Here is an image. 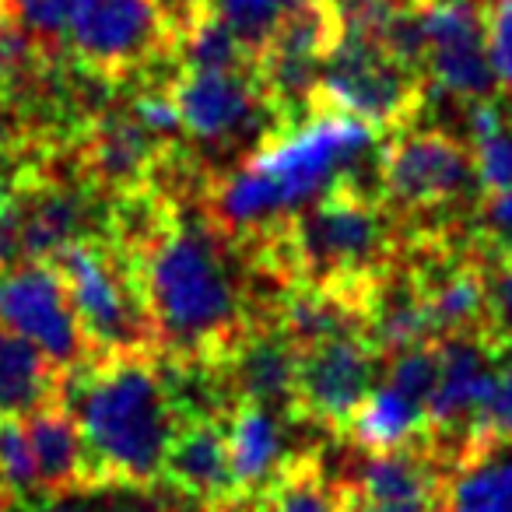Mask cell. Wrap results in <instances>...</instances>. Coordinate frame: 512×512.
I'll use <instances>...</instances> for the list:
<instances>
[{
  "instance_id": "1",
  "label": "cell",
  "mask_w": 512,
  "mask_h": 512,
  "mask_svg": "<svg viewBox=\"0 0 512 512\" xmlns=\"http://www.w3.org/2000/svg\"><path fill=\"white\" fill-rule=\"evenodd\" d=\"M130 256L162 355L218 362L235 337L267 313V299L256 292L264 278L253 271L246 249L204 211L200 197H179L162 232Z\"/></svg>"
},
{
  "instance_id": "2",
  "label": "cell",
  "mask_w": 512,
  "mask_h": 512,
  "mask_svg": "<svg viewBox=\"0 0 512 512\" xmlns=\"http://www.w3.org/2000/svg\"><path fill=\"white\" fill-rule=\"evenodd\" d=\"M379 151L383 134L369 123L313 109L271 130L235 169L211 172L200 204L235 242L260 239L337 186L379 193Z\"/></svg>"
},
{
  "instance_id": "3",
  "label": "cell",
  "mask_w": 512,
  "mask_h": 512,
  "mask_svg": "<svg viewBox=\"0 0 512 512\" xmlns=\"http://www.w3.org/2000/svg\"><path fill=\"white\" fill-rule=\"evenodd\" d=\"M239 246L274 288L316 285L365 309L376 281L400 260L404 225L379 193L337 186L281 228Z\"/></svg>"
},
{
  "instance_id": "4",
  "label": "cell",
  "mask_w": 512,
  "mask_h": 512,
  "mask_svg": "<svg viewBox=\"0 0 512 512\" xmlns=\"http://www.w3.org/2000/svg\"><path fill=\"white\" fill-rule=\"evenodd\" d=\"M64 400L78 414L99 488H155L179 414L158 355H106L71 372Z\"/></svg>"
},
{
  "instance_id": "5",
  "label": "cell",
  "mask_w": 512,
  "mask_h": 512,
  "mask_svg": "<svg viewBox=\"0 0 512 512\" xmlns=\"http://www.w3.org/2000/svg\"><path fill=\"white\" fill-rule=\"evenodd\" d=\"M71 292L74 313L92 348V362L106 355H158V334L144 299L134 256L113 239H81L50 260Z\"/></svg>"
},
{
  "instance_id": "6",
  "label": "cell",
  "mask_w": 512,
  "mask_h": 512,
  "mask_svg": "<svg viewBox=\"0 0 512 512\" xmlns=\"http://www.w3.org/2000/svg\"><path fill=\"white\" fill-rule=\"evenodd\" d=\"M74 67L113 85L155 81L176 67V11L169 0H78L64 36Z\"/></svg>"
},
{
  "instance_id": "7",
  "label": "cell",
  "mask_w": 512,
  "mask_h": 512,
  "mask_svg": "<svg viewBox=\"0 0 512 512\" xmlns=\"http://www.w3.org/2000/svg\"><path fill=\"white\" fill-rule=\"evenodd\" d=\"M428 102V81L383 43L341 39L327 50L316 85V109L358 116L383 137L407 130Z\"/></svg>"
},
{
  "instance_id": "8",
  "label": "cell",
  "mask_w": 512,
  "mask_h": 512,
  "mask_svg": "<svg viewBox=\"0 0 512 512\" xmlns=\"http://www.w3.org/2000/svg\"><path fill=\"white\" fill-rule=\"evenodd\" d=\"M477 190L467 137L449 130H397L379 151V193L400 225L453 214Z\"/></svg>"
},
{
  "instance_id": "9",
  "label": "cell",
  "mask_w": 512,
  "mask_h": 512,
  "mask_svg": "<svg viewBox=\"0 0 512 512\" xmlns=\"http://www.w3.org/2000/svg\"><path fill=\"white\" fill-rule=\"evenodd\" d=\"M183 120L186 144H204L214 151L256 148L271 130L281 127L278 113L267 102L256 71H193L179 67L169 78Z\"/></svg>"
},
{
  "instance_id": "10",
  "label": "cell",
  "mask_w": 512,
  "mask_h": 512,
  "mask_svg": "<svg viewBox=\"0 0 512 512\" xmlns=\"http://www.w3.org/2000/svg\"><path fill=\"white\" fill-rule=\"evenodd\" d=\"M383 365L386 358L365 337V330H351V334H337L299 348L292 421L316 425L341 439L351 414L383 379Z\"/></svg>"
},
{
  "instance_id": "11",
  "label": "cell",
  "mask_w": 512,
  "mask_h": 512,
  "mask_svg": "<svg viewBox=\"0 0 512 512\" xmlns=\"http://www.w3.org/2000/svg\"><path fill=\"white\" fill-rule=\"evenodd\" d=\"M0 323L36 344L64 376L92 362L71 292L50 260H25L0 271Z\"/></svg>"
},
{
  "instance_id": "12",
  "label": "cell",
  "mask_w": 512,
  "mask_h": 512,
  "mask_svg": "<svg viewBox=\"0 0 512 512\" xmlns=\"http://www.w3.org/2000/svg\"><path fill=\"white\" fill-rule=\"evenodd\" d=\"M425 53L421 71L432 92L456 102L498 95L484 36V0H425L421 4Z\"/></svg>"
},
{
  "instance_id": "13",
  "label": "cell",
  "mask_w": 512,
  "mask_h": 512,
  "mask_svg": "<svg viewBox=\"0 0 512 512\" xmlns=\"http://www.w3.org/2000/svg\"><path fill=\"white\" fill-rule=\"evenodd\" d=\"M183 148L186 144H165L158 134H151L127 102L123 106L109 102L99 116L85 123L64 155L95 190L116 197L134 186L155 183L165 162Z\"/></svg>"
},
{
  "instance_id": "14",
  "label": "cell",
  "mask_w": 512,
  "mask_h": 512,
  "mask_svg": "<svg viewBox=\"0 0 512 512\" xmlns=\"http://www.w3.org/2000/svg\"><path fill=\"white\" fill-rule=\"evenodd\" d=\"M162 488L197 512H242L249 495L232 467L225 418H179L162 463Z\"/></svg>"
},
{
  "instance_id": "15",
  "label": "cell",
  "mask_w": 512,
  "mask_h": 512,
  "mask_svg": "<svg viewBox=\"0 0 512 512\" xmlns=\"http://www.w3.org/2000/svg\"><path fill=\"white\" fill-rule=\"evenodd\" d=\"M498 351L502 344L491 341L488 330L481 334H453L439 341L442 372L439 386L428 404V421H432L435 442L456 439L463 442L474 432L477 418L484 411V400L495 383Z\"/></svg>"
},
{
  "instance_id": "16",
  "label": "cell",
  "mask_w": 512,
  "mask_h": 512,
  "mask_svg": "<svg viewBox=\"0 0 512 512\" xmlns=\"http://www.w3.org/2000/svg\"><path fill=\"white\" fill-rule=\"evenodd\" d=\"M218 362L225 369L235 400H253V404L274 407L292 418L299 344L271 316H256Z\"/></svg>"
},
{
  "instance_id": "17",
  "label": "cell",
  "mask_w": 512,
  "mask_h": 512,
  "mask_svg": "<svg viewBox=\"0 0 512 512\" xmlns=\"http://www.w3.org/2000/svg\"><path fill=\"white\" fill-rule=\"evenodd\" d=\"M442 512H512V439L467 435L442 477Z\"/></svg>"
},
{
  "instance_id": "18",
  "label": "cell",
  "mask_w": 512,
  "mask_h": 512,
  "mask_svg": "<svg viewBox=\"0 0 512 512\" xmlns=\"http://www.w3.org/2000/svg\"><path fill=\"white\" fill-rule=\"evenodd\" d=\"M32 453H36L39 495L43 491H74V488H99L88 460V442L81 432L78 414L67 400L36 407L25 414Z\"/></svg>"
},
{
  "instance_id": "19",
  "label": "cell",
  "mask_w": 512,
  "mask_h": 512,
  "mask_svg": "<svg viewBox=\"0 0 512 512\" xmlns=\"http://www.w3.org/2000/svg\"><path fill=\"white\" fill-rule=\"evenodd\" d=\"M288 425H295L288 414L253 404V400H235L232 411L225 414L232 467L249 498L264 488L278 474L281 463L295 453V449H288Z\"/></svg>"
},
{
  "instance_id": "20",
  "label": "cell",
  "mask_w": 512,
  "mask_h": 512,
  "mask_svg": "<svg viewBox=\"0 0 512 512\" xmlns=\"http://www.w3.org/2000/svg\"><path fill=\"white\" fill-rule=\"evenodd\" d=\"M425 439H435L428 407L407 397L397 386H390L386 379H379L376 390L362 400V407L351 414L348 428L341 432V442L362 449V453H386V449H400Z\"/></svg>"
},
{
  "instance_id": "21",
  "label": "cell",
  "mask_w": 512,
  "mask_h": 512,
  "mask_svg": "<svg viewBox=\"0 0 512 512\" xmlns=\"http://www.w3.org/2000/svg\"><path fill=\"white\" fill-rule=\"evenodd\" d=\"M67 376L22 334L0 323V414L25 418L36 407L64 400Z\"/></svg>"
},
{
  "instance_id": "22",
  "label": "cell",
  "mask_w": 512,
  "mask_h": 512,
  "mask_svg": "<svg viewBox=\"0 0 512 512\" xmlns=\"http://www.w3.org/2000/svg\"><path fill=\"white\" fill-rule=\"evenodd\" d=\"M253 512H344L341 484L316 449H299L253 495Z\"/></svg>"
},
{
  "instance_id": "23",
  "label": "cell",
  "mask_w": 512,
  "mask_h": 512,
  "mask_svg": "<svg viewBox=\"0 0 512 512\" xmlns=\"http://www.w3.org/2000/svg\"><path fill=\"white\" fill-rule=\"evenodd\" d=\"M302 4L306 0H211V8L225 18V25L253 53V60Z\"/></svg>"
},
{
  "instance_id": "24",
  "label": "cell",
  "mask_w": 512,
  "mask_h": 512,
  "mask_svg": "<svg viewBox=\"0 0 512 512\" xmlns=\"http://www.w3.org/2000/svg\"><path fill=\"white\" fill-rule=\"evenodd\" d=\"M0 491H8L18 505L39 495L29 428H25V418H15V414H0Z\"/></svg>"
},
{
  "instance_id": "25",
  "label": "cell",
  "mask_w": 512,
  "mask_h": 512,
  "mask_svg": "<svg viewBox=\"0 0 512 512\" xmlns=\"http://www.w3.org/2000/svg\"><path fill=\"white\" fill-rule=\"evenodd\" d=\"M470 158L481 193H498L512 186V120L488 130L481 137H470Z\"/></svg>"
},
{
  "instance_id": "26",
  "label": "cell",
  "mask_w": 512,
  "mask_h": 512,
  "mask_svg": "<svg viewBox=\"0 0 512 512\" xmlns=\"http://www.w3.org/2000/svg\"><path fill=\"white\" fill-rule=\"evenodd\" d=\"M78 0H8V11L50 50L64 53V36Z\"/></svg>"
},
{
  "instance_id": "27",
  "label": "cell",
  "mask_w": 512,
  "mask_h": 512,
  "mask_svg": "<svg viewBox=\"0 0 512 512\" xmlns=\"http://www.w3.org/2000/svg\"><path fill=\"white\" fill-rule=\"evenodd\" d=\"M488 60L502 92H512V0H484Z\"/></svg>"
},
{
  "instance_id": "28",
  "label": "cell",
  "mask_w": 512,
  "mask_h": 512,
  "mask_svg": "<svg viewBox=\"0 0 512 512\" xmlns=\"http://www.w3.org/2000/svg\"><path fill=\"white\" fill-rule=\"evenodd\" d=\"M477 239L495 260H512V186L484 193L477 207Z\"/></svg>"
},
{
  "instance_id": "29",
  "label": "cell",
  "mask_w": 512,
  "mask_h": 512,
  "mask_svg": "<svg viewBox=\"0 0 512 512\" xmlns=\"http://www.w3.org/2000/svg\"><path fill=\"white\" fill-rule=\"evenodd\" d=\"M488 337L502 348L512 344V260L488 264Z\"/></svg>"
},
{
  "instance_id": "30",
  "label": "cell",
  "mask_w": 512,
  "mask_h": 512,
  "mask_svg": "<svg viewBox=\"0 0 512 512\" xmlns=\"http://www.w3.org/2000/svg\"><path fill=\"white\" fill-rule=\"evenodd\" d=\"M470 435L512 439V358L495 369V383H491V393H488V400H484V411Z\"/></svg>"
},
{
  "instance_id": "31",
  "label": "cell",
  "mask_w": 512,
  "mask_h": 512,
  "mask_svg": "<svg viewBox=\"0 0 512 512\" xmlns=\"http://www.w3.org/2000/svg\"><path fill=\"white\" fill-rule=\"evenodd\" d=\"M341 484V502L344 512H442V495H425V498H369L351 491L348 484L337 477Z\"/></svg>"
},
{
  "instance_id": "32",
  "label": "cell",
  "mask_w": 512,
  "mask_h": 512,
  "mask_svg": "<svg viewBox=\"0 0 512 512\" xmlns=\"http://www.w3.org/2000/svg\"><path fill=\"white\" fill-rule=\"evenodd\" d=\"M0 151H11V155H29L32 151V137L22 113L4 95H0Z\"/></svg>"
},
{
  "instance_id": "33",
  "label": "cell",
  "mask_w": 512,
  "mask_h": 512,
  "mask_svg": "<svg viewBox=\"0 0 512 512\" xmlns=\"http://www.w3.org/2000/svg\"><path fill=\"white\" fill-rule=\"evenodd\" d=\"M29 155H32V151H29ZM29 155H11V151H0V211H4V204H8V197H11V190H15V183H18V176H22Z\"/></svg>"
},
{
  "instance_id": "34",
  "label": "cell",
  "mask_w": 512,
  "mask_h": 512,
  "mask_svg": "<svg viewBox=\"0 0 512 512\" xmlns=\"http://www.w3.org/2000/svg\"><path fill=\"white\" fill-rule=\"evenodd\" d=\"M0 512H18V502L8 495V491H0Z\"/></svg>"
},
{
  "instance_id": "35",
  "label": "cell",
  "mask_w": 512,
  "mask_h": 512,
  "mask_svg": "<svg viewBox=\"0 0 512 512\" xmlns=\"http://www.w3.org/2000/svg\"><path fill=\"white\" fill-rule=\"evenodd\" d=\"M242 512H253V498H249V505H246V509H242Z\"/></svg>"
},
{
  "instance_id": "36",
  "label": "cell",
  "mask_w": 512,
  "mask_h": 512,
  "mask_svg": "<svg viewBox=\"0 0 512 512\" xmlns=\"http://www.w3.org/2000/svg\"><path fill=\"white\" fill-rule=\"evenodd\" d=\"M0 11H8V0H0Z\"/></svg>"
}]
</instances>
